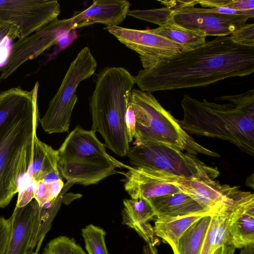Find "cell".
Listing matches in <instances>:
<instances>
[{
	"label": "cell",
	"instance_id": "6da1fadb",
	"mask_svg": "<svg viewBox=\"0 0 254 254\" xmlns=\"http://www.w3.org/2000/svg\"><path fill=\"white\" fill-rule=\"evenodd\" d=\"M254 72V47L218 36L195 49L167 58L134 76L140 90L153 92L204 87Z\"/></svg>",
	"mask_w": 254,
	"mask_h": 254
},
{
	"label": "cell",
	"instance_id": "7a4b0ae2",
	"mask_svg": "<svg viewBox=\"0 0 254 254\" xmlns=\"http://www.w3.org/2000/svg\"><path fill=\"white\" fill-rule=\"evenodd\" d=\"M219 103L185 94L181 102L184 117L178 121L189 134L220 138L254 156V90L218 97Z\"/></svg>",
	"mask_w": 254,
	"mask_h": 254
},
{
	"label": "cell",
	"instance_id": "3957f363",
	"mask_svg": "<svg viewBox=\"0 0 254 254\" xmlns=\"http://www.w3.org/2000/svg\"><path fill=\"white\" fill-rule=\"evenodd\" d=\"M135 83L134 76L122 67L99 70L90 98L92 129L103 137L105 146L116 155H127L129 148L125 118Z\"/></svg>",
	"mask_w": 254,
	"mask_h": 254
},
{
	"label": "cell",
	"instance_id": "277c9868",
	"mask_svg": "<svg viewBox=\"0 0 254 254\" xmlns=\"http://www.w3.org/2000/svg\"><path fill=\"white\" fill-rule=\"evenodd\" d=\"M38 120L37 99L0 129V208L9 204L28 170Z\"/></svg>",
	"mask_w": 254,
	"mask_h": 254
},
{
	"label": "cell",
	"instance_id": "5b68a950",
	"mask_svg": "<svg viewBox=\"0 0 254 254\" xmlns=\"http://www.w3.org/2000/svg\"><path fill=\"white\" fill-rule=\"evenodd\" d=\"M58 151L59 172L71 184H96L117 174L116 168L130 167L109 155L95 132L79 126L69 133Z\"/></svg>",
	"mask_w": 254,
	"mask_h": 254
},
{
	"label": "cell",
	"instance_id": "8992f818",
	"mask_svg": "<svg viewBox=\"0 0 254 254\" xmlns=\"http://www.w3.org/2000/svg\"><path fill=\"white\" fill-rule=\"evenodd\" d=\"M129 103L136 121L135 142H158L194 155L200 153L214 157L220 156L196 142L151 92L133 89Z\"/></svg>",
	"mask_w": 254,
	"mask_h": 254
},
{
	"label": "cell",
	"instance_id": "52a82bcc",
	"mask_svg": "<svg viewBox=\"0 0 254 254\" xmlns=\"http://www.w3.org/2000/svg\"><path fill=\"white\" fill-rule=\"evenodd\" d=\"M127 153L132 167L160 171L185 178L214 180L216 168L208 166L195 155L172 145L154 141L135 142Z\"/></svg>",
	"mask_w": 254,
	"mask_h": 254
},
{
	"label": "cell",
	"instance_id": "ba28073f",
	"mask_svg": "<svg viewBox=\"0 0 254 254\" xmlns=\"http://www.w3.org/2000/svg\"><path fill=\"white\" fill-rule=\"evenodd\" d=\"M97 63L88 47L82 48L70 63L63 81L40 120L43 130L49 134L68 131L73 108L77 101L79 84L93 75Z\"/></svg>",
	"mask_w": 254,
	"mask_h": 254
},
{
	"label": "cell",
	"instance_id": "9c48e42d",
	"mask_svg": "<svg viewBox=\"0 0 254 254\" xmlns=\"http://www.w3.org/2000/svg\"><path fill=\"white\" fill-rule=\"evenodd\" d=\"M75 29L72 17L57 19L27 37L18 39L11 46L7 60L0 68V80L8 77L27 61L39 57Z\"/></svg>",
	"mask_w": 254,
	"mask_h": 254
},
{
	"label": "cell",
	"instance_id": "30bf717a",
	"mask_svg": "<svg viewBox=\"0 0 254 254\" xmlns=\"http://www.w3.org/2000/svg\"><path fill=\"white\" fill-rule=\"evenodd\" d=\"M60 12L56 0H0V25H13L18 39L58 19Z\"/></svg>",
	"mask_w": 254,
	"mask_h": 254
},
{
	"label": "cell",
	"instance_id": "8fae6325",
	"mask_svg": "<svg viewBox=\"0 0 254 254\" xmlns=\"http://www.w3.org/2000/svg\"><path fill=\"white\" fill-rule=\"evenodd\" d=\"M121 43L139 55L143 69H149L159 62L185 51L184 47L152 32L151 29L137 30L119 26L105 27Z\"/></svg>",
	"mask_w": 254,
	"mask_h": 254
},
{
	"label": "cell",
	"instance_id": "7c38bea8",
	"mask_svg": "<svg viewBox=\"0 0 254 254\" xmlns=\"http://www.w3.org/2000/svg\"><path fill=\"white\" fill-rule=\"evenodd\" d=\"M251 18L248 16L216 13L207 8L184 6L173 10L171 20L190 30L200 31L206 36L230 35Z\"/></svg>",
	"mask_w": 254,
	"mask_h": 254
},
{
	"label": "cell",
	"instance_id": "4fadbf2b",
	"mask_svg": "<svg viewBox=\"0 0 254 254\" xmlns=\"http://www.w3.org/2000/svg\"><path fill=\"white\" fill-rule=\"evenodd\" d=\"M10 218L11 233L5 254H31L37 244L40 206L32 200L23 207L15 206Z\"/></svg>",
	"mask_w": 254,
	"mask_h": 254
},
{
	"label": "cell",
	"instance_id": "5bb4252c",
	"mask_svg": "<svg viewBox=\"0 0 254 254\" xmlns=\"http://www.w3.org/2000/svg\"><path fill=\"white\" fill-rule=\"evenodd\" d=\"M125 173V189L132 199H149L182 192L174 183L179 177L164 172L129 167Z\"/></svg>",
	"mask_w": 254,
	"mask_h": 254
},
{
	"label": "cell",
	"instance_id": "9a60e30c",
	"mask_svg": "<svg viewBox=\"0 0 254 254\" xmlns=\"http://www.w3.org/2000/svg\"><path fill=\"white\" fill-rule=\"evenodd\" d=\"M174 183L183 192L211 212L232 202L243 192L239 187L221 185L219 182L212 179L179 177Z\"/></svg>",
	"mask_w": 254,
	"mask_h": 254
},
{
	"label": "cell",
	"instance_id": "2e32d148",
	"mask_svg": "<svg viewBox=\"0 0 254 254\" xmlns=\"http://www.w3.org/2000/svg\"><path fill=\"white\" fill-rule=\"evenodd\" d=\"M229 244L235 249L254 244V194L250 191L235 202L227 226Z\"/></svg>",
	"mask_w": 254,
	"mask_h": 254
},
{
	"label": "cell",
	"instance_id": "e0dca14e",
	"mask_svg": "<svg viewBox=\"0 0 254 254\" xmlns=\"http://www.w3.org/2000/svg\"><path fill=\"white\" fill-rule=\"evenodd\" d=\"M130 6L126 0H94L85 9L71 17L76 28L100 23L106 27L119 26L126 19Z\"/></svg>",
	"mask_w": 254,
	"mask_h": 254
},
{
	"label": "cell",
	"instance_id": "ac0fdd59",
	"mask_svg": "<svg viewBox=\"0 0 254 254\" xmlns=\"http://www.w3.org/2000/svg\"><path fill=\"white\" fill-rule=\"evenodd\" d=\"M233 201L214 210L206 232L200 254H234L235 248L228 240L227 226L229 215L237 200L245 191Z\"/></svg>",
	"mask_w": 254,
	"mask_h": 254
},
{
	"label": "cell",
	"instance_id": "d6986e66",
	"mask_svg": "<svg viewBox=\"0 0 254 254\" xmlns=\"http://www.w3.org/2000/svg\"><path fill=\"white\" fill-rule=\"evenodd\" d=\"M122 212V223L134 230L147 244L157 243L153 227L149 221L155 217L147 199H125Z\"/></svg>",
	"mask_w": 254,
	"mask_h": 254
},
{
	"label": "cell",
	"instance_id": "ffe728a7",
	"mask_svg": "<svg viewBox=\"0 0 254 254\" xmlns=\"http://www.w3.org/2000/svg\"><path fill=\"white\" fill-rule=\"evenodd\" d=\"M147 199L157 218L182 217L196 214H211L213 212L204 208L183 192Z\"/></svg>",
	"mask_w": 254,
	"mask_h": 254
},
{
	"label": "cell",
	"instance_id": "44dd1931",
	"mask_svg": "<svg viewBox=\"0 0 254 254\" xmlns=\"http://www.w3.org/2000/svg\"><path fill=\"white\" fill-rule=\"evenodd\" d=\"M39 85L36 82L30 91L17 87L0 92V129L37 99Z\"/></svg>",
	"mask_w": 254,
	"mask_h": 254
},
{
	"label": "cell",
	"instance_id": "7402d4cb",
	"mask_svg": "<svg viewBox=\"0 0 254 254\" xmlns=\"http://www.w3.org/2000/svg\"><path fill=\"white\" fill-rule=\"evenodd\" d=\"M209 215L211 214H196L182 217L156 218L153 227L155 235L168 244L175 254L179 240L186 231L196 221Z\"/></svg>",
	"mask_w": 254,
	"mask_h": 254
},
{
	"label": "cell",
	"instance_id": "603a6c76",
	"mask_svg": "<svg viewBox=\"0 0 254 254\" xmlns=\"http://www.w3.org/2000/svg\"><path fill=\"white\" fill-rule=\"evenodd\" d=\"M58 150L41 141L36 134L33 139V155L27 173L36 182L50 172L59 171Z\"/></svg>",
	"mask_w": 254,
	"mask_h": 254
},
{
	"label": "cell",
	"instance_id": "cb8c5ba5",
	"mask_svg": "<svg viewBox=\"0 0 254 254\" xmlns=\"http://www.w3.org/2000/svg\"><path fill=\"white\" fill-rule=\"evenodd\" d=\"M151 30L154 33L180 45L185 51L195 49L206 42V36L203 32L184 28L171 20L165 25Z\"/></svg>",
	"mask_w": 254,
	"mask_h": 254
},
{
	"label": "cell",
	"instance_id": "d4e9b609",
	"mask_svg": "<svg viewBox=\"0 0 254 254\" xmlns=\"http://www.w3.org/2000/svg\"><path fill=\"white\" fill-rule=\"evenodd\" d=\"M211 215L198 220L186 231L179 240L175 254H200Z\"/></svg>",
	"mask_w": 254,
	"mask_h": 254
},
{
	"label": "cell",
	"instance_id": "484cf974",
	"mask_svg": "<svg viewBox=\"0 0 254 254\" xmlns=\"http://www.w3.org/2000/svg\"><path fill=\"white\" fill-rule=\"evenodd\" d=\"M81 232L88 254H108L105 240L106 233L103 229L89 224Z\"/></svg>",
	"mask_w": 254,
	"mask_h": 254
},
{
	"label": "cell",
	"instance_id": "4316f807",
	"mask_svg": "<svg viewBox=\"0 0 254 254\" xmlns=\"http://www.w3.org/2000/svg\"><path fill=\"white\" fill-rule=\"evenodd\" d=\"M64 187L62 179L55 182L41 180L37 182L34 198L40 207L56 199Z\"/></svg>",
	"mask_w": 254,
	"mask_h": 254
},
{
	"label": "cell",
	"instance_id": "83f0119b",
	"mask_svg": "<svg viewBox=\"0 0 254 254\" xmlns=\"http://www.w3.org/2000/svg\"><path fill=\"white\" fill-rule=\"evenodd\" d=\"M43 254H87L75 241L65 236L51 240L46 245Z\"/></svg>",
	"mask_w": 254,
	"mask_h": 254
},
{
	"label": "cell",
	"instance_id": "f1b7e54d",
	"mask_svg": "<svg viewBox=\"0 0 254 254\" xmlns=\"http://www.w3.org/2000/svg\"><path fill=\"white\" fill-rule=\"evenodd\" d=\"M172 12V9L164 6L146 10H131L128 11L127 15L161 26L171 20Z\"/></svg>",
	"mask_w": 254,
	"mask_h": 254
},
{
	"label": "cell",
	"instance_id": "f546056e",
	"mask_svg": "<svg viewBox=\"0 0 254 254\" xmlns=\"http://www.w3.org/2000/svg\"><path fill=\"white\" fill-rule=\"evenodd\" d=\"M37 182L26 172L20 177L18 181V199L16 206L23 207L34 198V192Z\"/></svg>",
	"mask_w": 254,
	"mask_h": 254
},
{
	"label": "cell",
	"instance_id": "4dcf8cb0",
	"mask_svg": "<svg viewBox=\"0 0 254 254\" xmlns=\"http://www.w3.org/2000/svg\"><path fill=\"white\" fill-rule=\"evenodd\" d=\"M203 7H226L240 11L254 10V0H199Z\"/></svg>",
	"mask_w": 254,
	"mask_h": 254
},
{
	"label": "cell",
	"instance_id": "1f68e13d",
	"mask_svg": "<svg viewBox=\"0 0 254 254\" xmlns=\"http://www.w3.org/2000/svg\"><path fill=\"white\" fill-rule=\"evenodd\" d=\"M230 36L235 44L249 47H254V24H245L233 32Z\"/></svg>",
	"mask_w": 254,
	"mask_h": 254
},
{
	"label": "cell",
	"instance_id": "d6a6232c",
	"mask_svg": "<svg viewBox=\"0 0 254 254\" xmlns=\"http://www.w3.org/2000/svg\"><path fill=\"white\" fill-rule=\"evenodd\" d=\"M11 229L10 218L0 216V254H5Z\"/></svg>",
	"mask_w": 254,
	"mask_h": 254
},
{
	"label": "cell",
	"instance_id": "836d02e7",
	"mask_svg": "<svg viewBox=\"0 0 254 254\" xmlns=\"http://www.w3.org/2000/svg\"><path fill=\"white\" fill-rule=\"evenodd\" d=\"M126 126L129 143L131 142L135 133L136 121L133 109L130 103L125 118Z\"/></svg>",
	"mask_w": 254,
	"mask_h": 254
},
{
	"label": "cell",
	"instance_id": "e575fe53",
	"mask_svg": "<svg viewBox=\"0 0 254 254\" xmlns=\"http://www.w3.org/2000/svg\"><path fill=\"white\" fill-rule=\"evenodd\" d=\"M18 39L16 28L12 25L5 24L0 25V43L5 39L14 40Z\"/></svg>",
	"mask_w": 254,
	"mask_h": 254
},
{
	"label": "cell",
	"instance_id": "d590c367",
	"mask_svg": "<svg viewBox=\"0 0 254 254\" xmlns=\"http://www.w3.org/2000/svg\"><path fill=\"white\" fill-rule=\"evenodd\" d=\"M143 254H158L156 244H147L143 248Z\"/></svg>",
	"mask_w": 254,
	"mask_h": 254
},
{
	"label": "cell",
	"instance_id": "8d00e7d4",
	"mask_svg": "<svg viewBox=\"0 0 254 254\" xmlns=\"http://www.w3.org/2000/svg\"><path fill=\"white\" fill-rule=\"evenodd\" d=\"M240 254H254V244L241 249Z\"/></svg>",
	"mask_w": 254,
	"mask_h": 254
},
{
	"label": "cell",
	"instance_id": "74e56055",
	"mask_svg": "<svg viewBox=\"0 0 254 254\" xmlns=\"http://www.w3.org/2000/svg\"><path fill=\"white\" fill-rule=\"evenodd\" d=\"M31 254H38V253H37L36 252H32Z\"/></svg>",
	"mask_w": 254,
	"mask_h": 254
}]
</instances>
